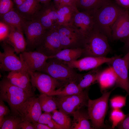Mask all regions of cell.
<instances>
[{
    "instance_id": "8",
    "label": "cell",
    "mask_w": 129,
    "mask_h": 129,
    "mask_svg": "<svg viewBox=\"0 0 129 129\" xmlns=\"http://www.w3.org/2000/svg\"><path fill=\"white\" fill-rule=\"evenodd\" d=\"M42 72L58 81L67 83L75 81L77 75L72 68L64 64L51 60L47 62Z\"/></svg>"
},
{
    "instance_id": "15",
    "label": "cell",
    "mask_w": 129,
    "mask_h": 129,
    "mask_svg": "<svg viewBox=\"0 0 129 129\" xmlns=\"http://www.w3.org/2000/svg\"><path fill=\"white\" fill-rule=\"evenodd\" d=\"M20 57L26 65L28 70L41 72L47 60L51 56L37 50L25 51L20 54Z\"/></svg>"
},
{
    "instance_id": "9",
    "label": "cell",
    "mask_w": 129,
    "mask_h": 129,
    "mask_svg": "<svg viewBox=\"0 0 129 129\" xmlns=\"http://www.w3.org/2000/svg\"><path fill=\"white\" fill-rule=\"evenodd\" d=\"M58 26L46 29L36 50L48 56L56 54L62 50Z\"/></svg>"
},
{
    "instance_id": "19",
    "label": "cell",
    "mask_w": 129,
    "mask_h": 129,
    "mask_svg": "<svg viewBox=\"0 0 129 129\" xmlns=\"http://www.w3.org/2000/svg\"><path fill=\"white\" fill-rule=\"evenodd\" d=\"M10 27L9 34L3 41L12 47L16 53L20 54L26 51V48L27 43L23 36V32L15 28Z\"/></svg>"
},
{
    "instance_id": "4",
    "label": "cell",
    "mask_w": 129,
    "mask_h": 129,
    "mask_svg": "<svg viewBox=\"0 0 129 129\" xmlns=\"http://www.w3.org/2000/svg\"><path fill=\"white\" fill-rule=\"evenodd\" d=\"M115 89L109 91L104 92L101 97L97 99L92 100L89 98L87 112L93 128H106L104 120L108 109V99L111 93Z\"/></svg>"
},
{
    "instance_id": "39",
    "label": "cell",
    "mask_w": 129,
    "mask_h": 129,
    "mask_svg": "<svg viewBox=\"0 0 129 129\" xmlns=\"http://www.w3.org/2000/svg\"><path fill=\"white\" fill-rule=\"evenodd\" d=\"M54 4L56 9L59 6L66 5L77 7L76 5L71 0H53Z\"/></svg>"
},
{
    "instance_id": "37",
    "label": "cell",
    "mask_w": 129,
    "mask_h": 129,
    "mask_svg": "<svg viewBox=\"0 0 129 129\" xmlns=\"http://www.w3.org/2000/svg\"><path fill=\"white\" fill-rule=\"evenodd\" d=\"M10 27L7 24L0 20V41L2 42L5 41L10 32Z\"/></svg>"
},
{
    "instance_id": "30",
    "label": "cell",
    "mask_w": 129,
    "mask_h": 129,
    "mask_svg": "<svg viewBox=\"0 0 129 129\" xmlns=\"http://www.w3.org/2000/svg\"><path fill=\"white\" fill-rule=\"evenodd\" d=\"M38 98L42 111L51 113L57 108L55 99L52 96L41 93Z\"/></svg>"
},
{
    "instance_id": "43",
    "label": "cell",
    "mask_w": 129,
    "mask_h": 129,
    "mask_svg": "<svg viewBox=\"0 0 129 129\" xmlns=\"http://www.w3.org/2000/svg\"><path fill=\"white\" fill-rule=\"evenodd\" d=\"M35 129H51L48 125L38 122L32 123Z\"/></svg>"
},
{
    "instance_id": "34",
    "label": "cell",
    "mask_w": 129,
    "mask_h": 129,
    "mask_svg": "<svg viewBox=\"0 0 129 129\" xmlns=\"http://www.w3.org/2000/svg\"><path fill=\"white\" fill-rule=\"evenodd\" d=\"M126 115L119 109H112L110 116V119L112 123V128L117 126L125 118Z\"/></svg>"
},
{
    "instance_id": "1",
    "label": "cell",
    "mask_w": 129,
    "mask_h": 129,
    "mask_svg": "<svg viewBox=\"0 0 129 129\" xmlns=\"http://www.w3.org/2000/svg\"><path fill=\"white\" fill-rule=\"evenodd\" d=\"M126 9L110 1L90 13L93 17L95 27L108 38H111L113 24Z\"/></svg>"
},
{
    "instance_id": "28",
    "label": "cell",
    "mask_w": 129,
    "mask_h": 129,
    "mask_svg": "<svg viewBox=\"0 0 129 129\" xmlns=\"http://www.w3.org/2000/svg\"><path fill=\"white\" fill-rule=\"evenodd\" d=\"M99 67L92 69L82 77L77 84L81 90H83L97 82L98 76L101 71Z\"/></svg>"
},
{
    "instance_id": "41",
    "label": "cell",
    "mask_w": 129,
    "mask_h": 129,
    "mask_svg": "<svg viewBox=\"0 0 129 129\" xmlns=\"http://www.w3.org/2000/svg\"><path fill=\"white\" fill-rule=\"evenodd\" d=\"M35 129L33 124L27 120H23L20 123L19 129Z\"/></svg>"
},
{
    "instance_id": "18",
    "label": "cell",
    "mask_w": 129,
    "mask_h": 129,
    "mask_svg": "<svg viewBox=\"0 0 129 129\" xmlns=\"http://www.w3.org/2000/svg\"><path fill=\"white\" fill-rule=\"evenodd\" d=\"M43 5L34 19L38 21L46 29L58 26L56 9L54 4L50 2Z\"/></svg>"
},
{
    "instance_id": "35",
    "label": "cell",
    "mask_w": 129,
    "mask_h": 129,
    "mask_svg": "<svg viewBox=\"0 0 129 129\" xmlns=\"http://www.w3.org/2000/svg\"><path fill=\"white\" fill-rule=\"evenodd\" d=\"M127 95V94L125 96H116L110 99V104L112 109H120L125 106Z\"/></svg>"
},
{
    "instance_id": "2",
    "label": "cell",
    "mask_w": 129,
    "mask_h": 129,
    "mask_svg": "<svg viewBox=\"0 0 129 129\" xmlns=\"http://www.w3.org/2000/svg\"><path fill=\"white\" fill-rule=\"evenodd\" d=\"M34 94L33 91L25 90L13 84L6 77L0 81V99L8 103L13 114L19 115L17 110L19 107Z\"/></svg>"
},
{
    "instance_id": "6",
    "label": "cell",
    "mask_w": 129,
    "mask_h": 129,
    "mask_svg": "<svg viewBox=\"0 0 129 129\" xmlns=\"http://www.w3.org/2000/svg\"><path fill=\"white\" fill-rule=\"evenodd\" d=\"M57 96L54 99L57 108L67 115L87 106L89 99L88 91L86 90L76 94Z\"/></svg>"
},
{
    "instance_id": "26",
    "label": "cell",
    "mask_w": 129,
    "mask_h": 129,
    "mask_svg": "<svg viewBox=\"0 0 129 129\" xmlns=\"http://www.w3.org/2000/svg\"><path fill=\"white\" fill-rule=\"evenodd\" d=\"M72 114L73 119L70 129H94L91 126L87 113L80 110L73 113Z\"/></svg>"
},
{
    "instance_id": "29",
    "label": "cell",
    "mask_w": 129,
    "mask_h": 129,
    "mask_svg": "<svg viewBox=\"0 0 129 129\" xmlns=\"http://www.w3.org/2000/svg\"><path fill=\"white\" fill-rule=\"evenodd\" d=\"M75 81H72L66 83L64 87H61L51 92L48 95L50 96H65L80 93L83 90H81Z\"/></svg>"
},
{
    "instance_id": "11",
    "label": "cell",
    "mask_w": 129,
    "mask_h": 129,
    "mask_svg": "<svg viewBox=\"0 0 129 129\" xmlns=\"http://www.w3.org/2000/svg\"><path fill=\"white\" fill-rule=\"evenodd\" d=\"M28 72L32 87L36 88L41 93L48 95L59 84L58 81L46 74L39 71Z\"/></svg>"
},
{
    "instance_id": "25",
    "label": "cell",
    "mask_w": 129,
    "mask_h": 129,
    "mask_svg": "<svg viewBox=\"0 0 129 129\" xmlns=\"http://www.w3.org/2000/svg\"><path fill=\"white\" fill-rule=\"evenodd\" d=\"M83 53V48L79 47L65 48L55 55L50 56L51 59H57L65 62H69L77 60Z\"/></svg>"
},
{
    "instance_id": "36",
    "label": "cell",
    "mask_w": 129,
    "mask_h": 129,
    "mask_svg": "<svg viewBox=\"0 0 129 129\" xmlns=\"http://www.w3.org/2000/svg\"><path fill=\"white\" fill-rule=\"evenodd\" d=\"M13 6L11 0H0V16L11 10Z\"/></svg>"
},
{
    "instance_id": "44",
    "label": "cell",
    "mask_w": 129,
    "mask_h": 129,
    "mask_svg": "<svg viewBox=\"0 0 129 129\" xmlns=\"http://www.w3.org/2000/svg\"><path fill=\"white\" fill-rule=\"evenodd\" d=\"M17 7L19 6L22 4L25 0H13Z\"/></svg>"
},
{
    "instance_id": "24",
    "label": "cell",
    "mask_w": 129,
    "mask_h": 129,
    "mask_svg": "<svg viewBox=\"0 0 129 129\" xmlns=\"http://www.w3.org/2000/svg\"><path fill=\"white\" fill-rule=\"evenodd\" d=\"M0 17L1 21L10 27L16 28L24 32L23 27L26 21L22 17L16 9L13 8Z\"/></svg>"
},
{
    "instance_id": "32",
    "label": "cell",
    "mask_w": 129,
    "mask_h": 129,
    "mask_svg": "<svg viewBox=\"0 0 129 129\" xmlns=\"http://www.w3.org/2000/svg\"><path fill=\"white\" fill-rule=\"evenodd\" d=\"M6 116L0 129H19V125L23 121L19 116L12 114Z\"/></svg>"
},
{
    "instance_id": "40",
    "label": "cell",
    "mask_w": 129,
    "mask_h": 129,
    "mask_svg": "<svg viewBox=\"0 0 129 129\" xmlns=\"http://www.w3.org/2000/svg\"><path fill=\"white\" fill-rule=\"evenodd\" d=\"M120 129H129V113L126 114L124 118L117 126Z\"/></svg>"
},
{
    "instance_id": "13",
    "label": "cell",
    "mask_w": 129,
    "mask_h": 129,
    "mask_svg": "<svg viewBox=\"0 0 129 129\" xmlns=\"http://www.w3.org/2000/svg\"><path fill=\"white\" fill-rule=\"evenodd\" d=\"M42 111L38 98L33 96L22 103L17 111L23 121L27 120L34 123L38 122Z\"/></svg>"
},
{
    "instance_id": "46",
    "label": "cell",
    "mask_w": 129,
    "mask_h": 129,
    "mask_svg": "<svg viewBox=\"0 0 129 129\" xmlns=\"http://www.w3.org/2000/svg\"><path fill=\"white\" fill-rule=\"evenodd\" d=\"M125 46L126 48H129V38L128 41L125 44Z\"/></svg>"
},
{
    "instance_id": "33",
    "label": "cell",
    "mask_w": 129,
    "mask_h": 129,
    "mask_svg": "<svg viewBox=\"0 0 129 129\" xmlns=\"http://www.w3.org/2000/svg\"><path fill=\"white\" fill-rule=\"evenodd\" d=\"M51 113L44 112L40 116L38 122L48 125L51 129H63L52 118Z\"/></svg>"
},
{
    "instance_id": "20",
    "label": "cell",
    "mask_w": 129,
    "mask_h": 129,
    "mask_svg": "<svg viewBox=\"0 0 129 129\" xmlns=\"http://www.w3.org/2000/svg\"><path fill=\"white\" fill-rule=\"evenodd\" d=\"M6 77L13 84L25 90L33 91L28 70L10 72Z\"/></svg>"
},
{
    "instance_id": "47",
    "label": "cell",
    "mask_w": 129,
    "mask_h": 129,
    "mask_svg": "<svg viewBox=\"0 0 129 129\" xmlns=\"http://www.w3.org/2000/svg\"><path fill=\"white\" fill-rule=\"evenodd\" d=\"M75 4L77 5V3L78 0H71Z\"/></svg>"
},
{
    "instance_id": "42",
    "label": "cell",
    "mask_w": 129,
    "mask_h": 129,
    "mask_svg": "<svg viewBox=\"0 0 129 129\" xmlns=\"http://www.w3.org/2000/svg\"><path fill=\"white\" fill-rule=\"evenodd\" d=\"M116 3L120 6L128 9L129 8V0H115Z\"/></svg>"
},
{
    "instance_id": "17",
    "label": "cell",
    "mask_w": 129,
    "mask_h": 129,
    "mask_svg": "<svg viewBox=\"0 0 129 129\" xmlns=\"http://www.w3.org/2000/svg\"><path fill=\"white\" fill-rule=\"evenodd\" d=\"M77 31L85 39L95 27L93 17L90 13L77 11L70 25Z\"/></svg>"
},
{
    "instance_id": "38",
    "label": "cell",
    "mask_w": 129,
    "mask_h": 129,
    "mask_svg": "<svg viewBox=\"0 0 129 129\" xmlns=\"http://www.w3.org/2000/svg\"><path fill=\"white\" fill-rule=\"evenodd\" d=\"M10 112L9 109L4 101L0 99V127L3 124L5 117L8 115Z\"/></svg>"
},
{
    "instance_id": "21",
    "label": "cell",
    "mask_w": 129,
    "mask_h": 129,
    "mask_svg": "<svg viewBox=\"0 0 129 129\" xmlns=\"http://www.w3.org/2000/svg\"><path fill=\"white\" fill-rule=\"evenodd\" d=\"M42 6L38 0H25L16 9L25 20L29 21L35 19Z\"/></svg>"
},
{
    "instance_id": "10",
    "label": "cell",
    "mask_w": 129,
    "mask_h": 129,
    "mask_svg": "<svg viewBox=\"0 0 129 129\" xmlns=\"http://www.w3.org/2000/svg\"><path fill=\"white\" fill-rule=\"evenodd\" d=\"M36 19L26 21L23 30L26 38V48L31 50L36 48L40 44L46 31Z\"/></svg>"
},
{
    "instance_id": "3",
    "label": "cell",
    "mask_w": 129,
    "mask_h": 129,
    "mask_svg": "<svg viewBox=\"0 0 129 129\" xmlns=\"http://www.w3.org/2000/svg\"><path fill=\"white\" fill-rule=\"evenodd\" d=\"M108 38L95 26L85 39L83 53L86 56L105 57L110 50Z\"/></svg>"
},
{
    "instance_id": "45",
    "label": "cell",
    "mask_w": 129,
    "mask_h": 129,
    "mask_svg": "<svg viewBox=\"0 0 129 129\" xmlns=\"http://www.w3.org/2000/svg\"><path fill=\"white\" fill-rule=\"evenodd\" d=\"M40 3L43 4H46L49 3L51 0H38Z\"/></svg>"
},
{
    "instance_id": "27",
    "label": "cell",
    "mask_w": 129,
    "mask_h": 129,
    "mask_svg": "<svg viewBox=\"0 0 129 129\" xmlns=\"http://www.w3.org/2000/svg\"><path fill=\"white\" fill-rule=\"evenodd\" d=\"M110 1V0H78L77 7L79 11L91 13Z\"/></svg>"
},
{
    "instance_id": "31",
    "label": "cell",
    "mask_w": 129,
    "mask_h": 129,
    "mask_svg": "<svg viewBox=\"0 0 129 129\" xmlns=\"http://www.w3.org/2000/svg\"><path fill=\"white\" fill-rule=\"evenodd\" d=\"M52 112L53 119L60 125L63 129H70L71 122L70 118L67 115L57 109Z\"/></svg>"
},
{
    "instance_id": "16",
    "label": "cell",
    "mask_w": 129,
    "mask_h": 129,
    "mask_svg": "<svg viewBox=\"0 0 129 129\" xmlns=\"http://www.w3.org/2000/svg\"><path fill=\"white\" fill-rule=\"evenodd\" d=\"M112 38L114 40L124 42L129 38V12L126 9L117 18L112 27Z\"/></svg>"
},
{
    "instance_id": "22",
    "label": "cell",
    "mask_w": 129,
    "mask_h": 129,
    "mask_svg": "<svg viewBox=\"0 0 129 129\" xmlns=\"http://www.w3.org/2000/svg\"><path fill=\"white\" fill-rule=\"evenodd\" d=\"M58 26L70 25L76 13L78 11L77 8L63 5L56 9Z\"/></svg>"
},
{
    "instance_id": "5",
    "label": "cell",
    "mask_w": 129,
    "mask_h": 129,
    "mask_svg": "<svg viewBox=\"0 0 129 129\" xmlns=\"http://www.w3.org/2000/svg\"><path fill=\"white\" fill-rule=\"evenodd\" d=\"M3 52H0V69L3 71H28L26 64L17 56L11 46L3 41L1 42Z\"/></svg>"
},
{
    "instance_id": "12",
    "label": "cell",
    "mask_w": 129,
    "mask_h": 129,
    "mask_svg": "<svg viewBox=\"0 0 129 129\" xmlns=\"http://www.w3.org/2000/svg\"><path fill=\"white\" fill-rule=\"evenodd\" d=\"M57 28L62 49L75 48L81 44L83 46L84 38L71 26H58Z\"/></svg>"
},
{
    "instance_id": "14",
    "label": "cell",
    "mask_w": 129,
    "mask_h": 129,
    "mask_svg": "<svg viewBox=\"0 0 129 129\" xmlns=\"http://www.w3.org/2000/svg\"><path fill=\"white\" fill-rule=\"evenodd\" d=\"M86 56L80 59L69 62L64 64L72 68H75L80 71L92 70L106 63H110L116 57Z\"/></svg>"
},
{
    "instance_id": "23",
    "label": "cell",
    "mask_w": 129,
    "mask_h": 129,
    "mask_svg": "<svg viewBox=\"0 0 129 129\" xmlns=\"http://www.w3.org/2000/svg\"><path fill=\"white\" fill-rule=\"evenodd\" d=\"M117 78L112 67L110 66L103 71H101L98 77V83L101 91L103 92L116 84Z\"/></svg>"
},
{
    "instance_id": "7",
    "label": "cell",
    "mask_w": 129,
    "mask_h": 129,
    "mask_svg": "<svg viewBox=\"0 0 129 129\" xmlns=\"http://www.w3.org/2000/svg\"><path fill=\"white\" fill-rule=\"evenodd\" d=\"M111 66L116 75L117 81L114 88L120 87L129 95V50L123 57L117 56L111 62Z\"/></svg>"
}]
</instances>
